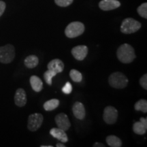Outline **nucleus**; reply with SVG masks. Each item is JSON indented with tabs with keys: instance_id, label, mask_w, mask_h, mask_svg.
Returning a JSON list of instances; mask_svg holds the SVG:
<instances>
[{
	"instance_id": "19",
	"label": "nucleus",
	"mask_w": 147,
	"mask_h": 147,
	"mask_svg": "<svg viewBox=\"0 0 147 147\" xmlns=\"http://www.w3.org/2000/svg\"><path fill=\"white\" fill-rule=\"evenodd\" d=\"M147 130V127L140 121L134 123L133 125V131L138 135H144L146 134Z\"/></svg>"
},
{
	"instance_id": "8",
	"label": "nucleus",
	"mask_w": 147,
	"mask_h": 147,
	"mask_svg": "<svg viewBox=\"0 0 147 147\" xmlns=\"http://www.w3.org/2000/svg\"><path fill=\"white\" fill-rule=\"evenodd\" d=\"M55 123H56L58 128L65 131H67L71 126L68 117H67V115L63 113L58 114L55 117Z\"/></svg>"
},
{
	"instance_id": "22",
	"label": "nucleus",
	"mask_w": 147,
	"mask_h": 147,
	"mask_svg": "<svg viewBox=\"0 0 147 147\" xmlns=\"http://www.w3.org/2000/svg\"><path fill=\"white\" fill-rule=\"evenodd\" d=\"M57 73L54 72V71L50 70V69H48L47 71H46L45 74H44V78H45V81L49 85H51L52 84V79L55 76H56Z\"/></svg>"
},
{
	"instance_id": "30",
	"label": "nucleus",
	"mask_w": 147,
	"mask_h": 147,
	"mask_svg": "<svg viewBox=\"0 0 147 147\" xmlns=\"http://www.w3.org/2000/svg\"><path fill=\"white\" fill-rule=\"evenodd\" d=\"M57 147H65V145H64L63 144H61V143H57L56 144Z\"/></svg>"
},
{
	"instance_id": "7",
	"label": "nucleus",
	"mask_w": 147,
	"mask_h": 147,
	"mask_svg": "<svg viewBox=\"0 0 147 147\" xmlns=\"http://www.w3.org/2000/svg\"><path fill=\"white\" fill-rule=\"evenodd\" d=\"M118 110L111 106H106L104 110L103 119L107 124H115L118 119Z\"/></svg>"
},
{
	"instance_id": "23",
	"label": "nucleus",
	"mask_w": 147,
	"mask_h": 147,
	"mask_svg": "<svg viewBox=\"0 0 147 147\" xmlns=\"http://www.w3.org/2000/svg\"><path fill=\"white\" fill-rule=\"evenodd\" d=\"M138 13L142 17L147 18V3H144L138 8Z\"/></svg>"
},
{
	"instance_id": "28",
	"label": "nucleus",
	"mask_w": 147,
	"mask_h": 147,
	"mask_svg": "<svg viewBox=\"0 0 147 147\" xmlns=\"http://www.w3.org/2000/svg\"><path fill=\"white\" fill-rule=\"evenodd\" d=\"M140 122H142L145 126L147 127V119L146 118H144V117H141L140 119Z\"/></svg>"
},
{
	"instance_id": "21",
	"label": "nucleus",
	"mask_w": 147,
	"mask_h": 147,
	"mask_svg": "<svg viewBox=\"0 0 147 147\" xmlns=\"http://www.w3.org/2000/svg\"><path fill=\"white\" fill-rule=\"evenodd\" d=\"M69 76L71 80L75 82H80L82 80V74L75 69H71L69 71Z\"/></svg>"
},
{
	"instance_id": "14",
	"label": "nucleus",
	"mask_w": 147,
	"mask_h": 147,
	"mask_svg": "<svg viewBox=\"0 0 147 147\" xmlns=\"http://www.w3.org/2000/svg\"><path fill=\"white\" fill-rule=\"evenodd\" d=\"M50 134L55 138L59 140L63 143L68 142V138L65 131L59 128H52L50 130Z\"/></svg>"
},
{
	"instance_id": "26",
	"label": "nucleus",
	"mask_w": 147,
	"mask_h": 147,
	"mask_svg": "<svg viewBox=\"0 0 147 147\" xmlns=\"http://www.w3.org/2000/svg\"><path fill=\"white\" fill-rule=\"evenodd\" d=\"M139 82H140V84L142 86L143 89H144L145 90L147 89V74H144L142 77H141L139 80Z\"/></svg>"
},
{
	"instance_id": "12",
	"label": "nucleus",
	"mask_w": 147,
	"mask_h": 147,
	"mask_svg": "<svg viewBox=\"0 0 147 147\" xmlns=\"http://www.w3.org/2000/svg\"><path fill=\"white\" fill-rule=\"evenodd\" d=\"M72 112L74 116L79 120H83L85 117V108L81 102H76L72 106Z\"/></svg>"
},
{
	"instance_id": "2",
	"label": "nucleus",
	"mask_w": 147,
	"mask_h": 147,
	"mask_svg": "<svg viewBox=\"0 0 147 147\" xmlns=\"http://www.w3.org/2000/svg\"><path fill=\"white\" fill-rule=\"evenodd\" d=\"M128 82V78L125 75L119 71L111 74L108 78V83L110 86L115 89H124L127 86Z\"/></svg>"
},
{
	"instance_id": "18",
	"label": "nucleus",
	"mask_w": 147,
	"mask_h": 147,
	"mask_svg": "<svg viewBox=\"0 0 147 147\" xmlns=\"http://www.w3.org/2000/svg\"><path fill=\"white\" fill-rule=\"evenodd\" d=\"M59 105V100L57 99H52L49 101H47L45 104H44V109L46 111H52L56 109Z\"/></svg>"
},
{
	"instance_id": "9",
	"label": "nucleus",
	"mask_w": 147,
	"mask_h": 147,
	"mask_svg": "<svg viewBox=\"0 0 147 147\" xmlns=\"http://www.w3.org/2000/svg\"><path fill=\"white\" fill-rule=\"evenodd\" d=\"M89 49L87 46L79 45L71 49V54L78 61H82L87 57Z\"/></svg>"
},
{
	"instance_id": "31",
	"label": "nucleus",
	"mask_w": 147,
	"mask_h": 147,
	"mask_svg": "<svg viewBox=\"0 0 147 147\" xmlns=\"http://www.w3.org/2000/svg\"><path fill=\"white\" fill-rule=\"evenodd\" d=\"M41 147H53L52 145H49V146H47V145H42Z\"/></svg>"
},
{
	"instance_id": "5",
	"label": "nucleus",
	"mask_w": 147,
	"mask_h": 147,
	"mask_svg": "<svg viewBox=\"0 0 147 147\" xmlns=\"http://www.w3.org/2000/svg\"><path fill=\"white\" fill-rule=\"evenodd\" d=\"M84 32V25L80 22H72L69 23L65 29V34L67 38H76Z\"/></svg>"
},
{
	"instance_id": "24",
	"label": "nucleus",
	"mask_w": 147,
	"mask_h": 147,
	"mask_svg": "<svg viewBox=\"0 0 147 147\" xmlns=\"http://www.w3.org/2000/svg\"><path fill=\"white\" fill-rule=\"evenodd\" d=\"M74 0H55V3L60 7H67L73 2Z\"/></svg>"
},
{
	"instance_id": "3",
	"label": "nucleus",
	"mask_w": 147,
	"mask_h": 147,
	"mask_svg": "<svg viewBox=\"0 0 147 147\" xmlns=\"http://www.w3.org/2000/svg\"><path fill=\"white\" fill-rule=\"evenodd\" d=\"M141 28V23L131 18H127L121 25V32L125 34H131L138 32Z\"/></svg>"
},
{
	"instance_id": "16",
	"label": "nucleus",
	"mask_w": 147,
	"mask_h": 147,
	"mask_svg": "<svg viewBox=\"0 0 147 147\" xmlns=\"http://www.w3.org/2000/svg\"><path fill=\"white\" fill-rule=\"evenodd\" d=\"M39 63V59L36 55H29L24 60V64L27 68L32 69L36 67Z\"/></svg>"
},
{
	"instance_id": "6",
	"label": "nucleus",
	"mask_w": 147,
	"mask_h": 147,
	"mask_svg": "<svg viewBox=\"0 0 147 147\" xmlns=\"http://www.w3.org/2000/svg\"><path fill=\"white\" fill-rule=\"evenodd\" d=\"M43 115L40 113H34L29 116L27 128L29 131H36L39 129L43 123Z\"/></svg>"
},
{
	"instance_id": "4",
	"label": "nucleus",
	"mask_w": 147,
	"mask_h": 147,
	"mask_svg": "<svg viewBox=\"0 0 147 147\" xmlns=\"http://www.w3.org/2000/svg\"><path fill=\"white\" fill-rule=\"evenodd\" d=\"M15 57V49L13 45H6L0 47V62L2 63H10Z\"/></svg>"
},
{
	"instance_id": "20",
	"label": "nucleus",
	"mask_w": 147,
	"mask_h": 147,
	"mask_svg": "<svg viewBox=\"0 0 147 147\" xmlns=\"http://www.w3.org/2000/svg\"><path fill=\"white\" fill-rule=\"evenodd\" d=\"M134 109L136 111H142V113H147V102L146 100H140L134 105Z\"/></svg>"
},
{
	"instance_id": "15",
	"label": "nucleus",
	"mask_w": 147,
	"mask_h": 147,
	"mask_svg": "<svg viewBox=\"0 0 147 147\" xmlns=\"http://www.w3.org/2000/svg\"><path fill=\"white\" fill-rule=\"evenodd\" d=\"M29 82H30L32 88L34 91L40 92L43 89V82L38 76L33 75L30 77Z\"/></svg>"
},
{
	"instance_id": "29",
	"label": "nucleus",
	"mask_w": 147,
	"mask_h": 147,
	"mask_svg": "<svg viewBox=\"0 0 147 147\" xmlns=\"http://www.w3.org/2000/svg\"><path fill=\"white\" fill-rule=\"evenodd\" d=\"M93 147H105V145L103 144L102 143L100 142H95L94 144L93 145Z\"/></svg>"
},
{
	"instance_id": "25",
	"label": "nucleus",
	"mask_w": 147,
	"mask_h": 147,
	"mask_svg": "<svg viewBox=\"0 0 147 147\" xmlns=\"http://www.w3.org/2000/svg\"><path fill=\"white\" fill-rule=\"evenodd\" d=\"M72 91V86L69 82H67L65 84V86L62 88V92L65 94H69Z\"/></svg>"
},
{
	"instance_id": "27",
	"label": "nucleus",
	"mask_w": 147,
	"mask_h": 147,
	"mask_svg": "<svg viewBox=\"0 0 147 147\" xmlns=\"http://www.w3.org/2000/svg\"><path fill=\"white\" fill-rule=\"evenodd\" d=\"M5 3L3 1H0V16H1L5 9Z\"/></svg>"
},
{
	"instance_id": "17",
	"label": "nucleus",
	"mask_w": 147,
	"mask_h": 147,
	"mask_svg": "<svg viewBox=\"0 0 147 147\" xmlns=\"http://www.w3.org/2000/svg\"><path fill=\"white\" fill-rule=\"evenodd\" d=\"M106 143L109 146L111 147H121L122 146V141L116 136H108L106 138Z\"/></svg>"
},
{
	"instance_id": "11",
	"label": "nucleus",
	"mask_w": 147,
	"mask_h": 147,
	"mask_svg": "<svg viewBox=\"0 0 147 147\" xmlns=\"http://www.w3.org/2000/svg\"><path fill=\"white\" fill-rule=\"evenodd\" d=\"M121 3L117 0H102L99 3V7L101 10L108 11L115 10L120 7Z\"/></svg>"
},
{
	"instance_id": "13",
	"label": "nucleus",
	"mask_w": 147,
	"mask_h": 147,
	"mask_svg": "<svg viewBox=\"0 0 147 147\" xmlns=\"http://www.w3.org/2000/svg\"><path fill=\"white\" fill-rule=\"evenodd\" d=\"M48 69L54 71V72L59 74L62 72L64 69V63L61 59H55L49 62L47 65Z\"/></svg>"
},
{
	"instance_id": "10",
	"label": "nucleus",
	"mask_w": 147,
	"mask_h": 147,
	"mask_svg": "<svg viewBox=\"0 0 147 147\" xmlns=\"http://www.w3.org/2000/svg\"><path fill=\"white\" fill-rule=\"evenodd\" d=\"M14 102L18 107H23L27 104L26 92L22 88H19L16 91L14 95Z\"/></svg>"
},
{
	"instance_id": "1",
	"label": "nucleus",
	"mask_w": 147,
	"mask_h": 147,
	"mask_svg": "<svg viewBox=\"0 0 147 147\" xmlns=\"http://www.w3.org/2000/svg\"><path fill=\"white\" fill-rule=\"evenodd\" d=\"M117 56L123 63H130L136 59L134 48L128 44H123L117 49Z\"/></svg>"
}]
</instances>
